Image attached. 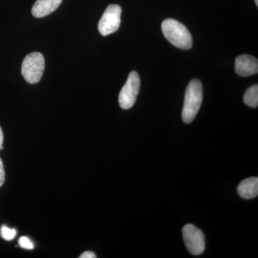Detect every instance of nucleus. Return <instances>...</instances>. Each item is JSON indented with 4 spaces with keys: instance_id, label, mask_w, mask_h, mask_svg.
I'll return each mask as SVG.
<instances>
[{
    "instance_id": "f257e3e1",
    "label": "nucleus",
    "mask_w": 258,
    "mask_h": 258,
    "mask_svg": "<svg viewBox=\"0 0 258 258\" xmlns=\"http://www.w3.org/2000/svg\"><path fill=\"white\" fill-rule=\"evenodd\" d=\"M166 38L178 48L189 50L192 47V37L183 24L174 19H166L161 25Z\"/></svg>"
},
{
    "instance_id": "f03ea898",
    "label": "nucleus",
    "mask_w": 258,
    "mask_h": 258,
    "mask_svg": "<svg viewBox=\"0 0 258 258\" xmlns=\"http://www.w3.org/2000/svg\"><path fill=\"white\" fill-rule=\"evenodd\" d=\"M203 85L200 80L194 79L188 85L185 93L182 119L186 123H191L195 119L203 103Z\"/></svg>"
},
{
    "instance_id": "7ed1b4c3",
    "label": "nucleus",
    "mask_w": 258,
    "mask_h": 258,
    "mask_svg": "<svg viewBox=\"0 0 258 258\" xmlns=\"http://www.w3.org/2000/svg\"><path fill=\"white\" fill-rule=\"evenodd\" d=\"M45 69V59L40 52L28 54L22 64V74L24 79L30 84L38 83Z\"/></svg>"
},
{
    "instance_id": "20e7f679",
    "label": "nucleus",
    "mask_w": 258,
    "mask_h": 258,
    "mask_svg": "<svg viewBox=\"0 0 258 258\" xmlns=\"http://www.w3.org/2000/svg\"><path fill=\"white\" fill-rule=\"evenodd\" d=\"M140 85V78L138 74L136 71H132L118 97L120 106L123 109H129L134 106L139 94Z\"/></svg>"
},
{
    "instance_id": "39448f33",
    "label": "nucleus",
    "mask_w": 258,
    "mask_h": 258,
    "mask_svg": "<svg viewBox=\"0 0 258 258\" xmlns=\"http://www.w3.org/2000/svg\"><path fill=\"white\" fill-rule=\"evenodd\" d=\"M182 236L185 246L193 255H200L205 249L203 232L195 225L188 224L183 227Z\"/></svg>"
},
{
    "instance_id": "423d86ee",
    "label": "nucleus",
    "mask_w": 258,
    "mask_h": 258,
    "mask_svg": "<svg viewBox=\"0 0 258 258\" xmlns=\"http://www.w3.org/2000/svg\"><path fill=\"white\" fill-rule=\"evenodd\" d=\"M121 8L118 5H111L106 8L98 23V30L103 36L116 32L120 25Z\"/></svg>"
},
{
    "instance_id": "0eeeda50",
    "label": "nucleus",
    "mask_w": 258,
    "mask_h": 258,
    "mask_svg": "<svg viewBox=\"0 0 258 258\" xmlns=\"http://www.w3.org/2000/svg\"><path fill=\"white\" fill-rule=\"evenodd\" d=\"M235 72L242 77L252 76L258 73V61L256 57L249 55L238 56L235 60Z\"/></svg>"
},
{
    "instance_id": "6e6552de",
    "label": "nucleus",
    "mask_w": 258,
    "mask_h": 258,
    "mask_svg": "<svg viewBox=\"0 0 258 258\" xmlns=\"http://www.w3.org/2000/svg\"><path fill=\"white\" fill-rule=\"evenodd\" d=\"M61 3L62 0H37L32 7V15L35 18H43L55 11Z\"/></svg>"
},
{
    "instance_id": "1a4fd4ad",
    "label": "nucleus",
    "mask_w": 258,
    "mask_h": 258,
    "mask_svg": "<svg viewBox=\"0 0 258 258\" xmlns=\"http://www.w3.org/2000/svg\"><path fill=\"white\" fill-rule=\"evenodd\" d=\"M237 192L241 198L249 200L258 195V178L250 177L241 181L237 187Z\"/></svg>"
},
{
    "instance_id": "9d476101",
    "label": "nucleus",
    "mask_w": 258,
    "mask_h": 258,
    "mask_svg": "<svg viewBox=\"0 0 258 258\" xmlns=\"http://www.w3.org/2000/svg\"><path fill=\"white\" fill-rule=\"evenodd\" d=\"M244 103L252 108L258 106V86L257 84L251 86L247 90L243 98Z\"/></svg>"
},
{
    "instance_id": "9b49d317",
    "label": "nucleus",
    "mask_w": 258,
    "mask_h": 258,
    "mask_svg": "<svg viewBox=\"0 0 258 258\" xmlns=\"http://www.w3.org/2000/svg\"><path fill=\"white\" fill-rule=\"evenodd\" d=\"M0 235L4 240L10 241L15 238L17 231L15 229H10L7 226L3 225L0 229Z\"/></svg>"
},
{
    "instance_id": "f8f14e48",
    "label": "nucleus",
    "mask_w": 258,
    "mask_h": 258,
    "mask_svg": "<svg viewBox=\"0 0 258 258\" xmlns=\"http://www.w3.org/2000/svg\"><path fill=\"white\" fill-rule=\"evenodd\" d=\"M19 245L23 249H32L34 248V244L31 240L27 237H21L18 241Z\"/></svg>"
},
{
    "instance_id": "ddd939ff",
    "label": "nucleus",
    "mask_w": 258,
    "mask_h": 258,
    "mask_svg": "<svg viewBox=\"0 0 258 258\" xmlns=\"http://www.w3.org/2000/svg\"><path fill=\"white\" fill-rule=\"evenodd\" d=\"M5 180V172L3 161L0 159V187L4 184Z\"/></svg>"
},
{
    "instance_id": "4468645a",
    "label": "nucleus",
    "mask_w": 258,
    "mask_h": 258,
    "mask_svg": "<svg viewBox=\"0 0 258 258\" xmlns=\"http://www.w3.org/2000/svg\"><path fill=\"white\" fill-rule=\"evenodd\" d=\"M80 258H96V256L94 252L91 251H86L83 252L82 254L79 257Z\"/></svg>"
},
{
    "instance_id": "2eb2a0df",
    "label": "nucleus",
    "mask_w": 258,
    "mask_h": 258,
    "mask_svg": "<svg viewBox=\"0 0 258 258\" xmlns=\"http://www.w3.org/2000/svg\"><path fill=\"white\" fill-rule=\"evenodd\" d=\"M3 139H4V136H3V131H2L1 127H0V150L3 149Z\"/></svg>"
},
{
    "instance_id": "dca6fc26",
    "label": "nucleus",
    "mask_w": 258,
    "mask_h": 258,
    "mask_svg": "<svg viewBox=\"0 0 258 258\" xmlns=\"http://www.w3.org/2000/svg\"><path fill=\"white\" fill-rule=\"evenodd\" d=\"M254 2H255L256 5H257V6L258 5V0H254Z\"/></svg>"
}]
</instances>
